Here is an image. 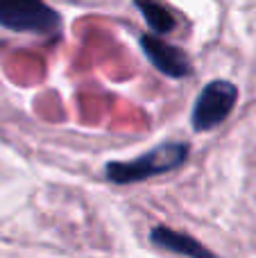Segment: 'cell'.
<instances>
[{"instance_id":"5","label":"cell","mask_w":256,"mask_h":258,"mask_svg":"<svg viewBox=\"0 0 256 258\" xmlns=\"http://www.w3.org/2000/svg\"><path fill=\"white\" fill-rule=\"evenodd\" d=\"M152 242L157 247L166 251H172V254H181V256H211V251L204 249L195 238L186 236V233H179V231H172L168 227H157L152 229L150 233Z\"/></svg>"},{"instance_id":"4","label":"cell","mask_w":256,"mask_h":258,"mask_svg":"<svg viewBox=\"0 0 256 258\" xmlns=\"http://www.w3.org/2000/svg\"><path fill=\"white\" fill-rule=\"evenodd\" d=\"M139 43H141V50L148 54L150 63L157 71H161L163 75L181 80V77H188L190 71H193L186 54L179 48H175L172 43H168V41L152 36V34H141Z\"/></svg>"},{"instance_id":"3","label":"cell","mask_w":256,"mask_h":258,"mask_svg":"<svg viewBox=\"0 0 256 258\" xmlns=\"http://www.w3.org/2000/svg\"><path fill=\"white\" fill-rule=\"evenodd\" d=\"M236 100H238V89L231 82H209L195 100L193 116H190L193 129L195 132H209L220 122H225L234 109Z\"/></svg>"},{"instance_id":"1","label":"cell","mask_w":256,"mask_h":258,"mask_svg":"<svg viewBox=\"0 0 256 258\" xmlns=\"http://www.w3.org/2000/svg\"><path fill=\"white\" fill-rule=\"evenodd\" d=\"M188 143L179 141H168L150 150L148 154H141L132 161H111L104 165V174L109 181L118 183H136L152 179L157 174L172 172V170L181 168L188 159Z\"/></svg>"},{"instance_id":"6","label":"cell","mask_w":256,"mask_h":258,"mask_svg":"<svg viewBox=\"0 0 256 258\" xmlns=\"http://www.w3.org/2000/svg\"><path fill=\"white\" fill-rule=\"evenodd\" d=\"M134 5L139 7V12L143 14L145 23L152 27L157 34H170L177 27V21L163 5H159L157 0H134Z\"/></svg>"},{"instance_id":"2","label":"cell","mask_w":256,"mask_h":258,"mask_svg":"<svg viewBox=\"0 0 256 258\" xmlns=\"http://www.w3.org/2000/svg\"><path fill=\"white\" fill-rule=\"evenodd\" d=\"M59 23L61 16L43 0H0V25L12 32L54 34Z\"/></svg>"}]
</instances>
